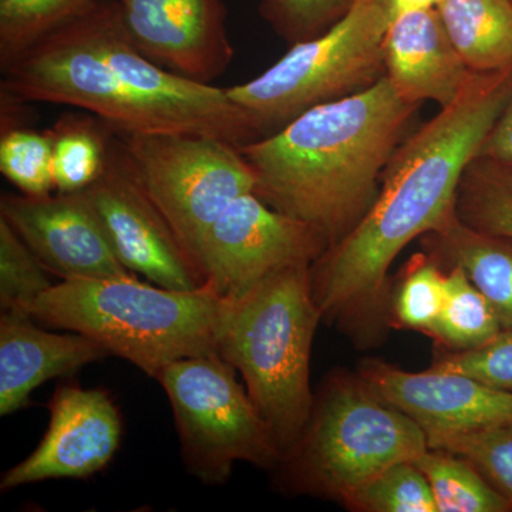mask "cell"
I'll use <instances>...</instances> for the list:
<instances>
[{
  "label": "cell",
  "instance_id": "cell-10",
  "mask_svg": "<svg viewBox=\"0 0 512 512\" xmlns=\"http://www.w3.org/2000/svg\"><path fill=\"white\" fill-rule=\"evenodd\" d=\"M329 245L318 228L274 210L249 192L231 202L207 229L195 261L204 285L232 298L282 269L312 265Z\"/></svg>",
  "mask_w": 512,
  "mask_h": 512
},
{
  "label": "cell",
  "instance_id": "cell-24",
  "mask_svg": "<svg viewBox=\"0 0 512 512\" xmlns=\"http://www.w3.org/2000/svg\"><path fill=\"white\" fill-rule=\"evenodd\" d=\"M99 0H0V67L6 69L43 37Z\"/></svg>",
  "mask_w": 512,
  "mask_h": 512
},
{
  "label": "cell",
  "instance_id": "cell-30",
  "mask_svg": "<svg viewBox=\"0 0 512 512\" xmlns=\"http://www.w3.org/2000/svg\"><path fill=\"white\" fill-rule=\"evenodd\" d=\"M356 0H262L259 13L289 45L328 32Z\"/></svg>",
  "mask_w": 512,
  "mask_h": 512
},
{
  "label": "cell",
  "instance_id": "cell-27",
  "mask_svg": "<svg viewBox=\"0 0 512 512\" xmlns=\"http://www.w3.org/2000/svg\"><path fill=\"white\" fill-rule=\"evenodd\" d=\"M343 505L359 512H437L429 481L414 463L387 468Z\"/></svg>",
  "mask_w": 512,
  "mask_h": 512
},
{
  "label": "cell",
  "instance_id": "cell-4",
  "mask_svg": "<svg viewBox=\"0 0 512 512\" xmlns=\"http://www.w3.org/2000/svg\"><path fill=\"white\" fill-rule=\"evenodd\" d=\"M224 302L208 285L174 291L133 275L62 281L19 312L87 336L156 379L177 360L217 353Z\"/></svg>",
  "mask_w": 512,
  "mask_h": 512
},
{
  "label": "cell",
  "instance_id": "cell-6",
  "mask_svg": "<svg viewBox=\"0 0 512 512\" xmlns=\"http://www.w3.org/2000/svg\"><path fill=\"white\" fill-rule=\"evenodd\" d=\"M429 448L409 416L384 402L362 377L336 372L315 394L301 437L279 461L289 491L346 500L399 463H413Z\"/></svg>",
  "mask_w": 512,
  "mask_h": 512
},
{
  "label": "cell",
  "instance_id": "cell-14",
  "mask_svg": "<svg viewBox=\"0 0 512 512\" xmlns=\"http://www.w3.org/2000/svg\"><path fill=\"white\" fill-rule=\"evenodd\" d=\"M0 218L62 281L136 275L114 254L83 191L43 197L2 195Z\"/></svg>",
  "mask_w": 512,
  "mask_h": 512
},
{
  "label": "cell",
  "instance_id": "cell-28",
  "mask_svg": "<svg viewBox=\"0 0 512 512\" xmlns=\"http://www.w3.org/2000/svg\"><path fill=\"white\" fill-rule=\"evenodd\" d=\"M52 272L19 237L8 222L0 218V306L2 312L19 311L52 288Z\"/></svg>",
  "mask_w": 512,
  "mask_h": 512
},
{
  "label": "cell",
  "instance_id": "cell-20",
  "mask_svg": "<svg viewBox=\"0 0 512 512\" xmlns=\"http://www.w3.org/2000/svg\"><path fill=\"white\" fill-rule=\"evenodd\" d=\"M56 192L72 194L92 187L109 163L113 130L97 119L64 114L50 128Z\"/></svg>",
  "mask_w": 512,
  "mask_h": 512
},
{
  "label": "cell",
  "instance_id": "cell-16",
  "mask_svg": "<svg viewBox=\"0 0 512 512\" xmlns=\"http://www.w3.org/2000/svg\"><path fill=\"white\" fill-rule=\"evenodd\" d=\"M383 49L386 77L409 103L431 100L444 109L457 100L473 72L451 42L436 8L396 16Z\"/></svg>",
  "mask_w": 512,
  "mask_h": 512
},
{
  "label": "cell",
  "instance_id": "cell-31",
  "mask_svg": "<svg viewBox=\"0 0 512 512\" xmlns=\"http://www.w3.org/2000/svg\"><path fill=\"white\" fill-rule=\"evenodd\" d=\"M430 369L467 376L485 386L512 393V328L501 330L477 348L461 352L444 350Z\"/></svg>",
  "mask_w": 512,
  "mask_h": 512
},
{
  "label": "cell",
  "instance_id": "cell-26",
  "mask_svg": "<svg viewBox=\"0 0 512 512\" xmlns=\"http://www.w3.org/2000/svg\"><path fill=\"white\" fill-rule=\"evenodd\" d=\"M0 171L22 194L30 197H43L56 191L49 131L18 124L2 127Z\"/></svg>",
  "mask_w": 512,
  "mask_h": 512
},
{
  "label": "cell",
  "instance_id": "cell-2",
  "mask_svg": "<svg viewBox=\"0 0 512 512\" xmlns=\"http://www.w3.org/2000/svg\"><path fill=\"white\" fill-rule=\"evenodd\" d=\"M2 73L10 99L77 107L117 134H198L239 147L259 140L228 89L184 79L141 55L114 0H99Z\"/></svg>",
  "mask_w": 512,
  "mask_h": 512
},
{
  "label": "cell",
  "instance_id": "cell-11",
  "mask_svg": "<svg viewBox=\"0 0 512 512\" xmlns=\"http://www.w3.org/2000/svg\"><path fill=\"white\" fill-rule=\"evenodd\" d=\"M121 264L163 288L204 286L197 262L138 181L120 140L99 180L83 191Z\"/></svg>",
  "mask_w": 512,
  "mask_h": 512
},
{
  "label": "cell",
  "instance_id": "cell-21",
  "mask_svg": "<svg viewBox=\"0 0 512 512\" xmlns=\"http://www.w3.org/2000/svg\"><path fill=\"white\" fill-rule=\"evenodd\" d=\"M413 463L429 481L437 512H512L477 468L456 454L429 447Z\"/></svg>",
  "mask_w": 512,
  "mask_h": 512
},
{
  "label": "cell",
  "instance_id": "cell-25",
  "mask_svg": "<svg viewBox=\"0 0 512 512\" xmlns=\"http://www.w3.org/2000/svg\"><path fill=\"white\" fill-rule=\"evenodd\" d=\"M446 286V268L426 252L414 255L390 292V325L430 335L446 302Z\"/></svg>",
  "mask_w": 512,
  "mask_h": 512
},
{
  "label": "cell",
  "instance_id": "cell-13",
  "mask_svg": "<svg viewBox=\"0 0 512 512\" xmlns=\"http://www.w3.org/2000/svg\"><path fill=\"white\" fill-rule=\"evenodd\" d=\"M49 412V426L39 446L3 474L2 493L40 481L92 477L116 456L123 421L109 393L60 384Z\"/></svg>",
  "mask_w": 512,
  "mask_h": 512
},
{
  "label": "cell",
  "instance_id": "cell-15",
  "mask_svg": "<svg viewBox=\"0 0 512 512\" xmlns=\"http://www.w3.org/2000/svg\"><path fill=\"white\" fill-rule=\"evenodd\" d=\"M357 375L384 402L409 416L426 434L427 444L444 437L512 421V393L493 389L456 373H412L367 359Z\"/></svg>",
  "mask_w": 512,
  "mask_h": 512
},
{
  "label": "cell",
  "instance_id": "cell-32",
  "mask_svg": "<svg viewBox=\"0 0 512 512\" xmlns=\"http://www.w3.org/2000/svg\"><path fill=\"white\" fill-rule=\"evenodd\" d=\"M477 157L488 158L512 168V94L485 136Z\"/></svg>",
  "mask_w": 512,
  "mask_h": 512
},
{
  "label": "cell",
  "instance_id": "cell-8",
  "mask_svg": "<svg viewBox=\"0 0 512 512\" xmlns=\"http://www.w3.org/2000/svg\"><path fill=\"white\" fill-rule=\"evenodd\" d=\"M156 379L170 400L188 474L222 485L237 463L278 467L281 451L268 424L218 353L177 360Z\"/></svg>",
  "mask_w": 512,
  "mask_h": 512
},
{
  "label": "cell",
  "instance_id": "cell-12",
  "mask_svg": "<svg viewBox=\"0 0 512 512\" xmlns=\"http://www.w3.org/2000/svg\"><path fill=\"white\" fill-rule=\"evenodd\" d=\"M141 55L168 72L212 84L234 59L222 0H114Z\"/></svg>",
  "mask_w": 512,
  "mask_h": 512
},
{
  "label": "cell",
  "instance_id": "cell-9",
  "mask_svg": "<svg viewBox=\"0 0 512 512\" xmlns=\"http://www.w3.org/2000/svg\"><path fill=\"white\" fill-rule=\"evenodd\" d=\"M119 137L138 181L194 261L207 229L231 202L255 190L254 170L241 148L222 138L180 133Z\"/></svg>",
  "mask_w": 512,
  "mask_h": 512
},
{
  "label": "cell",
  "instance_id": "cell-29",
  "mask_svg": "<svg viewBox=\"0 0 512 512\" xmlns=\"http://www.w3.org/2000/svg\"><path fill=\"white\" fill-rule=\"evenodd\" d=\"M430 448L446 450L473 464L512 505V421L444 437Z\"/></svg>",
  "mask_w": 512,
  "mask_h": 512
},
{
  "label": "cell",
  "instance_id": "cell-33",
  "mask_svg": "<svg viewBox=\"0 0 512 512\" xmlns=\"http://www.w3.org/2000/svg\"><path fill=\"white\" fill-rule=\"evenodd\" d=\"M383 2L393 20L396 16L412 10L436 8L441 0H383Z\"/></svg>",
  "mask_w": 512,
  "mask_h": 512
},
{
  "label": "cell",
  "instance_id": "cell-19",
  "mask_svg": "<svg viewBox=\"0 0 512 512\" xmlns=\"http://www.w3.org/2000/svg\"><path fill=\"white\" fill-rule=\"evenodd\" d=\"M436 9L468 69L512 67V0H441Z\"/></svg>",
  "mask_w": 512,
  "mask_h": 512
},
{
  "label": "cell",
  "instance_id": "cell-5",
  "mask_svg": "<svg viewBox=\"0 0 512 512\" xmlns=\"http://www.w3.org/2000/svg\"><path fill=\"white\" fill-rule=\"evenodd\" d=\"M311 266L282 269L225 298L218 325L217 353L241 373L281 458L301 437L315 400L309 373L322 316L313 299Z\"/></svg>",
  "mask_w": 512,
  "mask_h": 512
},
{
  "label": "cell",
  "instance_id": "cell-3",
  "mask_svg": "<svg viewBox=\"0 0 512 512\" xmlns=\"http://www.w3.org/2000/svg\"><path fill=\"white\" fill-rule=\"evenodd\" d=\"M420 106L400 97L384 76L363 92L305 111L239 147L254 170V194L335 244L372 207Z\"/></svg>",
  "mask_w": 512,
  "mask_h": 512
},
{
  "label": "cell",
  "instance_id": "cell-7",
  "mask_svg": "<svg viewBox=\"0 0 512 512\" xmlns=\"http://www.w3.org/2000/svg\"><path fill=\"white\" fill-rule=\"evenodd\" d=\"M390 22L383 0H356L328 32L291 46L254 80L229 87V97L248 114L259 138L269 136L305 111L383 79V42Z\"/></svg>",
  "mask_w": 512,
  "mask_h": 512
},
{
  "label": "cell",
  "instance_id": "cell-17",
  "mask_svg": "<svg viewBox=\"0 0 512 512\" xmlns=\"http://www.w3.org/2000/svg\"><path fill=\"white\" fill-rule=\"evenodd\" d=\"M111 356L80 333H53L32 316L5 311L0 316V414L28 406L33 390L55 377L72 375Z\"/></svg>",
  "mask_w": 512,
  "mask_h": 512
},
{
  "label": "cell",
  "instance_id": "cell-22",
  "mask_svg": "<svg viewBox=\"0 0 512 512\" xmlns=\"http://www.w3.org/2000/svg\"><path fill=\"white\" fill-rule=\"evenodd\" d=\"M503 330L493 305L461 268L447 269L446 302L429 336L450 352L484 345Z\"/></svg>",
  "mask_w": 512,
  "mask_h": 512
},
{
  "label": "cell",
  "instance_id": "cell-18",
  "mask_svg": "<svg viewBox=\"0 0 512 512\" xmlns=\"http://www.w3.org/2000/svg\"><path fill=\"white\" fill-rule=\"evenodd\" d=\"M420 241L443 268L463 269L493 305L503 329L512 328V237L477 231L456 214Z\"/></svg>",
  "mask_w": 512,
  "mask_h": 512
},
{
  "label": "cell",
  "instance_id": "cell-1",
  "mask_svg": "<svg viewBox=\"0 0 512 512\" xmlns=\"http://www.w3.org/2000/svg\"><path fill=\"white\" fill-rule=\"evenodd\" d=\"M511 94L512 67L471 72L454 103L404 138L365 217L311 266L322 320L360 345L380 338L390 325V266L410 242L456 215L464 170Z\"/></svg>",
  "mask_w": 512,
  "mask_h": 512
},
{
  "label": "cell",
  "instance_id": "cell-23",
  "mask_svg": "<svg viewBox=\"0 0 512 512\" xmlns=\"http://www.w3.org/2000/svg\"><path fill=\"white\" fill-rule=\"evenodd\" d=\"M456 214L477 231L512 237V168L473 158L458 185Z\"/></svg>",
  "mask_w": 512,
  "mask_h": 512
}]
</instances>
